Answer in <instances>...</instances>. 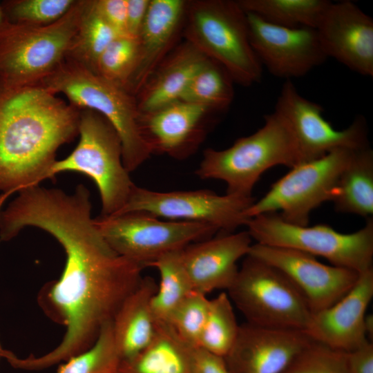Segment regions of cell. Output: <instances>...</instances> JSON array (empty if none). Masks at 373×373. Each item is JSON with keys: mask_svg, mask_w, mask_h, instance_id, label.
Returning a JSON list of instances; mask_svg holds the SVG:
<instances>
[{"mask_svg": "<svg viewBox=\"0 0 373 373\" xmlns=\"http://www.w3.org/2000/svg\"><path fill=\"white\" fill-rule=\"evenodd\" d=\"M91 209L90 192L84 184L71 194L37 185L19 191L0 211L3 240L26 227H36L55 238L66 254L60 278L43 286L37 297L44 313L66 327L63 339L41 356H12L9 363L15 368L44 370L86 351L142 278L145 267L108 245Z\"/></svg>", "mask_w": 373, "mask_h": 373, "instance_id": "1", "label": "cell"}, {"mask_svg": "<svg viewBox=\"0 0 373 373\" xmlns=\"http://www.w3.org/2000/svg\"><path fill=\"white\" fill-rule=\"evenodd\" d=\"M79 115L40 83L0 80V211L9 196L46 179L58 149L78 134Z\"/></svg>", "mask_w": 373, "mask_h": 373, "instance_id": "2", "label": "cell"}, {"mask_svg": "<svg viewBox=\"0 0 373 373\" xmlns=\"http://www.w3.org/2000/svg\"><path fill=\"white\" fill-rule=\"evenodd\" d=\"M40 84L64 95L77 109L92 110L103 116L120 139L122 161L128 172L153 154L142 131L136 98L124 87L68 58Z\"/></svg>", "mask_w": 373, "mask_h": 373, "instance_id": "3", "label": "cell"}, {"mask_svg": "<svg viewBox=\"0 0 373 373\" xmlns=\"http://www.w3.org/2000/svg\"><path fill=\"white\" fill-rule=\"evenodd\" d=\"M300 163L293 132L285 118L274 111L265 116L261 128L238 139L230 147L207 149L195 174L202 180L223 181L227 194L249 198L267 170L278 165L291 169Z\"/></svg>", "mask_w": 373, "mask_h": 373, "instance_id": "4", "label": "cell"}, {"mask_svg": "<svg viewBox=\"0 0 373 373\" xmlns=\"http://www.w3.org/2000/svg\"><path fill=\"white\" fill-rule=\"evenodd\" d=\"M186 41L221 65L233 82L249 86L261 80L262 66L249 40L247 15L237 1H187Z\"/></svg>", "mask_w": 373, "mask_h": 373, "instance_id": "5", "label": "cell"}, {"mask_svg": "<svg viewBox=\"0 0 373 373\" xmlns=\"http://www.w3.org/2000/svg\"><path fill=\"white\" fill-rule=\"evenodd\" d=\"M86 1H76L57 21L45 25L6 20L0 26V80L39 84L65 59Z\"/></svg>", "mask_w": 373, "mask_h": 373, "instance_id": "6", "label": "cell"}, {"mask_svg": "<svg viewBox=\"0 0 373 373\" xmlns=\"http://www.w3.org/2000/svg\"><path fill=\"white\" fill-rule=\"evenodd\" d=\"M78 134L80 138L75 149L66 158L56 160L46 179L66 171L88 176L100 194V216L115 215L124 208L135 186L123 164L120 139L103 116L89 109L80 112Z\"/></svg>", "mask_w": 373, "mask_h": 373, "instance_id": "7", "label": "cell"}, {"mask_svg": "<svg viewBox=\"0 0 373 373\" xmlns=\"http://www.w3.org/2000/svg\"><path fill=\"white\" fill-rule=\"evenodd\" d=\"M250 324L305 331L312 312L304 297L279 269L247 254L227 290Z\"/></svg>", "mask_w": 373, "mask_h": 373, "instance_id": "8", "label": "cell"}, {"mask_svg": "<svg viewBox=\"0 0 373 373\" xmlns=\"http://www.w3.org/2000/svg\"><path fill=\"white\" fill-rule=\"evenodd\" d=\"M247 231L256 243L292 249L327 260L330 265L358 273L372 268L373 219L351 233L338 232L327 224L298 226L277 213L250 218Z\"/></svg>", "mask_w": 373, "mask_h": 373, "instance_id": "9", "label": "cell"}, {"mask_svg": "<svg viewBox=\"0 0 373 373\" xmlns=\"http://www.w3.org/2000/svg\"><path fill=\"white\" fill-rule=\"evenodd\" d=\"M354 151L335 149L291 168L262 198L246 209L245 215L251 218L277 213L289 224L307 226L312 211L331 201L339 177Z\"/></svg>", "mask_w": 373, "mask_h": 373, "instance_id": "10", "label": "cell"}, {"mask_svg": "<svg viewBox=\"0 0 373 373\" xmlns=\"http://www.w3.org/2000/svg\"><path fill=\"white\" fill-rule=\"evenodd\" d=\"M99 233L119 256L144 267L161 256L212 237L219 230L204 222L164 221L143 211L94 218Z\"/></svg>", "mask_w": 373, "mask_h": 373, "instance_id": "11", "label": "cell"}, {"mask_svg": "<svg viewBox=\"0 0 373 373\" xmlns=\"http://www.w3.org/2000/svg\"><path fill=\"white\" fill-rule=\"evenodd\" d=\"M254 202L253 197L220 195L209 190L160 192L135 185L124 208L115 215L143 211L172 221L204 222L220 232L231 233L247 225L250 218L245 211Z\"/></svg>", "mask_w": 373, "mask_h": 373, "instance_id": "12", "label": "cell"}, {"mask_svg": "<svg viewBox=\"0 0 373 373\" xmlns=\"http://www.w3.org/2000/svg\"><path fill=\"white\" fill-rule=\"evenodd\" d=\"M274 111L287 122L297 142L303 162L338 149L360 150L369 146L365 118L358 115L343 130L323 117V107L302 96L291 80H285Z\"/></svg>", "mask_w": 373, "mask_h": 373, "instance_id": "13", "label": "cell"}, {"mask_svg": "<svg viewBox=\"0 0 373 373\" xmlns=\"http://www.w3.org/2000/svg\"><path fill=\"white\" fill-rule=\"evenodd\" d=\"M248 254L282 271L304 297L312 314L335 303L359 276L354 270L323 264L312 255L289 248L256 242Z\"/></svg>", "mask_w": 373, "mask_h": 373, "instance_id": "14", "label": "cell"}, {"mask_svg": "<svg viewBox=\"0 0 373 373\" xmlns=\"http://www.w3.org/2000/svg\"><path fill=\"white\" fill-rule=\"evenodd\" d=\"M245 13L251 47L262 66L274 76L285 80L300 77L327 59L316 29L278 26Z\"/></svg>", "mask_w": 373, "mask_h": 373, "instance_id": "15", "label": "cell"}, {"mask_svg": "<svg viewBox=\"0 0 373 373\" xmlns=\"http://www.w3.org/2000/svg\"><path fill=\"white\" fill-rule=\"evenodd\" d=\"M315 29L327 58L373 76V19L354 3L331 1Z\"/></svg>", "mask_w": 373, "mask_h": 373, "instance_id": "16", "label": "cell"}, {"mask_svg": "<svg viewBox=\"0 0 373 373\" xmlns=\"http://www.w3.org/2000/svg\"><path fill=\"white\" fill-rule=\"evenodd\" d=\"M303 331L245 323L225 357L230 373H284L311 342Z\"/></svg>", "mask_w": 373, "mask_h": 373, "instance_id": "17", "label": "cell"}, {"mask_svg": "<svg viewBox=\"0 0 373 373\" xmlns=\"http://www.w3.org/2000/svg\"><path fill=\"white\" fill-rule=\"evenodd\" d=\"M373 297V268L359 274L352 289L329 307L312 314L304 331L313 341L349 352L367 339V309Z\"/></svg>", "mask_w": 373, "mask_h": 373, "instance_id": "18", "label": "cell"}, {"mask_svg": "<svg viewBox=\"0 0 373 373\" xmlns=\"http://www.w3.org/2000/svg\"><path fill=\"white\" fill-rule=\"evenodd\" d=\"M251 245L247 231L220 232L182 249L181 260L193 290L205 295L227 290L237 275L238 260L248 254Z\"/></svg>", "mask_w": 373, "mask_h": 373, "instance_id": "19", "label": "cell"}, {"mask_svg": "<svg viewBox=\"0 0 373 373\" xmlns=\"http://www.w3.org/2000/svg\"><path fill=\"white\" fill-rule=\"evenodd\" d=\"M209 111L204 106L179 100L140 114L142 131L152 153L187 157L203 135L202 122Z\"/></svg>", "mask_w": 373, "mask_h": 373, "instance_id": "20", "label": "cell"}, {"mask_svg": "<svg viewBox=\"0 0 373 373\" xmlns=\"http://www.w3.org/2000/svg\"><path fill=\"white\" fill-rule=\"evenodd\" d=\"M187 1L150 0L149 9L137 37L139 60L127 90L137 95L159 64L171 50L184 23Z\"/></svg>", "mask_w": 373, "mask_h": 373, "instance_id": "21", "label": "cell"}, {"mask_svg": "<svg viewBox=\"0 0 373 373\" xmlns=\"http://www.w3.org/2000/svg\"><path fill=\"white\" fill-rule=\"evenodd\" d=\"M209 59L186 40L171 50L137 94L140 114L179 101L193 77Z\"/></svg>", "mask_w": 373, "mask_h": 373, "instance_id": "22", "label": "cell"}, {"mask_svg": "<svg viewBox=\"0 0 373 373\" xmlns=\"http://www.w3.org/2000/svg\"><path fill=\"white\" fill-rule=\"evenodd\" d=\"M157 287L152 277H142L112 320L113 337L122 361L139 353L155 337L157 322L151 308V300Z\"/></svg>", "mask_w": 373, "mask_h": 373, "instance_id": "23", "label": "cell"}, {"mask_svg": "<svg viewBox=\"0 0 373 373\" xmlns=\"http://www.w3.org/2000/svg\"><path fill=\"white\" fill-rule=\"evenodd\" d=\"M117 373H191L189 345L169 324L157 322L151 342L133 357L122 360Z\"/></svg>", "mask_w": 373, "mask_h": 373, "instance_id": "24", "label": "cell"}, {"mask_svg": "<svg viewBox=\"0 0 373 373\" xmlns=\"http://www.w3.org/2000/svg\"><path fill=\"white\" fill-rule=\"evenodd\" d=\"M331 201L336 211L370 218L373 214V151H355L342 171Z\"/></svg>", "mask_w": 373, "mask_h": 373, "instance_id": "25", "label": "cell"}, {"mask_svg": "<svg viewBox=\"0 0 373 373\" xmlns=\"http://www.w3.org/2000/svg\"><path fill=\"white\" fill-rule=\"evenodd\" d=\"M245 12L285 28H316L331 2L327 0H238Z\"/></svg>", "mask_w": 373, "mask_h": 373, "instance_id": "26", "label": "cell"}, {"mask_svg": "<svg viewBox=\"0 0 373 373\" xmlns=\"http://www.w3.org/2000/svg\"><path fill=\"white\" fill-rule=\"evenodd\" d=\"M180 251L166 253L149 264L156 268L160 280L151 300L157 322L166 323L175 307L193 290L183 266Z\"/></svg>", "mask_w": 373, "mask_h": 373, "instance_id": "27", "label": "cell"}, {"mask_svg": "<svg viewBox=\"0 0 373 373\" xmlns=\"http://www.w3.org/2000/svg\"><path fill=\"white\" fill-rule=\"evenodd\" d=\"M118 36L96 10L93 1H86L77 32L66 57L95 72L99 56Z\"/></svg>", "mask_w": 373, "mask_h": 373, "instance_id": "28", "label": "cell"}, {"mask_svg": "<svg viewBox=\"0 0 373 373\" xmlns=\"http://www.w3.org/2000/svg\"><path fill=\"white\" fill-rule=\"evenodd\" d=\"M233 79L217 62L209 61L195 74L180 100L222 111L233 98Z\"/></svg>", "mask_w": 373, "mask_h": 373, "instance_id": "29", "label": "cell"}, {"mask_svg": "<svg viewBox=\"0 0 373 373\" xmlns=\"http://www.w3.org/2000/svg\"><path fill=\"white\" fill-rule=\"evenodd\" d=\"M239 328L233 303L227 293L222 292L209 299L207 315L198 346L225 357L236 340Z\"/></svg>", "mask_w": 373, "mask_h": 373, "instance_id": "30", "label": "cell"}, {"mask_svg": "<svg viewBox=\"0 0 373 373\" xmlns=\"http://www.w3.org/2000/svg\"><path fill=\"white\" fill-rule=\"evenodd\" d=\"M121 361L111 321L102 327L90 347L65 361L56 373H117Z\"/></svg>", "mask_w": 373, "mask_h": 373, "instance_id": "31", "label": "cell"}, {"mask_svg": "<svg viewBox=\"0 0 373 373\" xmlns=\"http://www.w3.org/2000/svg\"><path fill=\"white\" fill-rule=\"evenodd\" d=\"M139 52L137 38L118 36L99 56L95 72L127 89L138 64Z\"/></svg>", "mask_w": 373, "mask_h": 373, "instance_id": "32", "label": "cell"}, {"mask_svg": "<svg viewBox=\"0 0 373 373\" xmlns=\"http://www.w3.org/2000/svg\"><path fill=\"white\" fill-rule=\"evenodd\" d=\"M209 303L207 295L192 291L175 307L166 323L183 342L198 346L206 321Z\"/></svg>", "mask_w": 373, "mask_h": 373, "instance_id": "33", "label": "cell"}, {"mask_svg": "<svg viewBox=\"0 0 373 373\" xmlns=\"http://www.w3.org/2000/svg\"><path fill=\"white\" fill-rule=\"evenodd\" d=\"M74 0H12L1 3L6 19L12 22L45 25L65 15Z\"/></svg>", "mask_w": 373, "mask_h": 373, "instance_id": "34", "label": "cell"}, {"mask_svg": "<svg viewBox=\"0 0 373 373\" xmlns=\"http://www.w3.org/2000/svg\"><path fill=\"white\" fill-rule=\"evenodd\" d=\"M284 373H350L347 352L311 341Z\"/></svg>", "mask_w": 373, "mask_h": 373, "instance_id": "35", "label": "cell"}, {"mask_svg": "<svg viewBox=\"0 0 373 373\" xmlns=\"http://www.w3.org/2000/svg\"><path fill=\"white\" fill-rule=\"evenodd\" d=\"M93 1L98 12L119 36L128 35L126 0H93Z\"/></svg>", "mask_w": 373, "mask_h": 373, "instance_id": "36", "label": "cell"}, {"mask_svg": "<svg viewBox=\"0 0 373 373\" xmlns=\"http://www.w3.org/2000/svg\"><path fill=\"white\" fill-rule=\"evenodd\" d=\"M189 355L191 373H230L224 357L195 345H189Z\"/></svg>", "mask_w": 373, "mask_h": 373, "instance_id": "37", "label": "cell"}, {"mask_svg": "<svg viewBox=\"0 0 373 373\" xmlns=\"http://www.w3.org/2000/svg\"><path fill=\"white\" fill-rule=\"evenodd\" d=\"M350 373H373V343L367 340L358 347L347 352Z\"/></svg>", "mask_w": 373, "mask_h": 373, "instance_id": "38", "label": "cell"}, {"mask_svg": "<svg viewBox=\"0 0 373 373\" xmlns=\"http://www.w3.org/2000/svg\"><path fill=\"white\" fill-rule=\"evenodd\" d=\"M150 0H126V31L137 38L144 23Z\"/></svg>", "mask_w": 373, "mask_h": 373, "instance_id": "39", "label": "cell"}, {"mask_svg": "<svg viewBox=\"0 0 373 373\" xmlns=\"http://www.w3.org/2000/svg\"><path fill=\"white\" fill-rule=\"evenodd\" d=\"M365 327L366 336L369 341H372L373 336V316L372 314L366 315Z\"/></svg>", "mask_w": 373, "mask_h": 373, "instance_id": "40", "label": "cell"}, {"mask_svg": "<svg viewBox=\"0 0 373 373\" xmlns=\"http://www.w3.org/2000/svg\"><path fill=\"white\" fill-rule=\"evenodd\" d=\"M6 20V17L2 8L1 3H0V26Z\"/></svg>", "mask_w": 373, "mask_h": 373, "instance_id": "41", "label": "cell"}, {"mask_svg": "<svg viewBox=\"0 0 373 373\" xmlns=\"http://www.w3.org/2000/svg\"><path fill=\"white\" fill-rule=\"evenodd\" d=\"M6 350L3 349L0 342V361L2 358H4Z\"/></svg>", "mask_w": 373, "mask_h": 373, "instance_id": "42", "label": "cell"}]
</instances>
